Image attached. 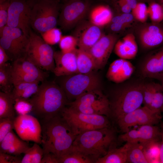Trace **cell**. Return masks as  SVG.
<instances>
[{
    "label": "cell",
    "instance_id": "6da1fadb",
    "mask_svg": "<svg viewBox=\"0 0 163 163\" xmlns=\"http://www.w3.org/2000/svg\"><path fill=\"white\" fill-rule=\"evenodd\" d=\"M41 121L43 154L50 153L58 157L71 147L77 135L60 114Z\"/></svg>",
    "mask_w": 163,
    "mask_h": 163
},
{
    "label": "cell",
    "instance_id": "7a4b0ae2",
    "mask_svg": "<svg viewBox=\"0 0 163 163\" xmlns=\"http://www.w3.org/2000/svg\"><path fill=\"white\" fill-rule=\"evenodd\" d=\"M37 93L28 99L33 106L32 112L41 120L60 114L69 101L64 91L54 82L45 80Z\"/></svg>",
    "mask_w": 163,
    "mask_h": 163
},
{
    "label": "cell",
    "instance_id": "3957f363",
    "mask_svg": "<svg viewBox=\"0 0 163 163\" xmlns=\"http://www.w3.org/2000/svg\"><path fill=\"white\" fill-rule=\"evenodd\" d=\"M115 133L109 127L91 130L77 136L70 147L94 161L107 154L115 140Z\"/></svg>",
    "mask_w": 163,
    "mask_h": 163
},
{
    "label": "cell",
    "instance_id": "277c9868",
    "mask_svg": "<svg viewBox=\"0 0 163 163\" xmlns=\"http://www.w3.org/2000/svg\"><path fill=\"white\" fill-rule=\"evenodd\" d=\"M143 84H134L117 91L109 101L110 116L116 120L141 107L143 101Z\"/></svg>",
    "mask_w": 163,
    "mask_h": 163
},
{
    "label": "cell",
    "instance_id": "5b68a950",
    "mask_svg": "<svg viewBox=\"0 0 163 163\" xmlns=\"http://www.w3.org/2000/svg\"><path fill=\"white\" fill-rule=\"evenodd\" d=\"M58 1L34 0L30 13V26L40 34L56 27L58 22Z\"/></svg>",
    "mask_w": 163,
    "mask_h": 163
},
{
    "label": "cell",
    "instance_id": "8992f818",
    "mask_svg": "<svg viewBox=\"0 0 163 163\" xmlns=\"http://www.w3.org/2000/svg\"><path fill=\"white\" fill-rule=\"evenodd\" d=\"M60 114L77 135L86 131L109 127L107 117L83 113L69 105Z\"/></svg>",
    "mask_w": 163,
    "mask_h": 163
},
{
    "label": "cell",
    "instance_id": "52a82bcc",
    "mask_svg": "<svg viewBox=\"0 0 163 163\" xmlns=\"http://www.w3.org/2000/svg\"><path fill=\"white\" fill-rule=\"evenodd\" d=\"M74 74L59 76L61 78L59 86L64 91L69 101L74 100L90 91L100 89V79L92 72Z\"/></svg>",
    "mask_w": 163,
    "mask_h": 163
},
{
    "label": "cell",
    "instance_id": "ba28073f",
    "mask_svg": "<svg viewBox=\"0 0 163 163\" xmlns=\"http://www.w3.org/2000/svg\"><path fill=\"white\" fill-rule=\"evenodd\" d=\"M29 40L24 57L41 69L53 72L55 65L52 47L31 30Z\"/></svg>",
    "mask_w": 163,
    "mask_h": 163
},
{
    "label": "cell",
    "instance_id": "9c48e42d",
    "mask_svg": "<svg viewBox=\"0 0 163 163\" xmlns=\"http://www.w3.org/2000/svg\"><path fill=\"white\" fill-rule=\"evenodd\" d=\"M75 110L86 114L110 116L109 101L100 89L80 96L67 104Z\"/></svg>",
    "mask_w": 163,
    "mask_h": 163
},
{
    "label": "cell",
    "instance_id": "30bf717a",
    "mask_svg": "<svg viewBox=\"0 0 163 163\" xmlns=\"http://www.w3.org/2000/svg\"><path fill=\"white\" fill-rule=\"evenodd\" d=\"M0 46L12 62L25 56L29 37L19 28L6 26L0 35Z\"/></svg>",
    "mask_w": 163,
    "mask_h": 163
},
{
    "label": "cell",
    "instance_id": "8fae6325",
    "mask_svg": "<svg viewBox=\"0 0 163 163\" xmlns=\"http://www.w3.org/2000/svg\"><path fill=\"white\" fill-rule=\"evenodd\" d=\"M11 64L14 85L20 82H42L48 77L47 73L24 57L18 59Z\"/></svg>",
    "mask_w": 163,
    "mask_h": 163
},
{
    "label": "cell",
    "instance_id": "7c38bea8",
    "mask_svg": "<svg viewBox=\"0 0 163 163\" xmlns=\"http://www.w3.org/2000/svg\"><path fill=\"white\" fill-rule=\"evenodd\" d=\"M88 0H67L63 4L58 23L64 30L71 29L81 21L89 11Z\"/></svg>",
    "mask_w": 163,
    "mask_h": 163
},
{
    "label": "cell",
    "instance_id": "4fadbf2b",
    "mask_svg": "<svg viewBox=\"0 0 163 163\" xmlns=\"http://www.w3.org/2000/svg\"><path fill=\"white\" fill-rule=\"evenodd\" d=\"M34 0H11L7 25L18 28L29 37L31 8Z\"/></svg>",
    "mask_w": 163,
    "mask_h": 163
},
{
    "label": "cell",
    "instance_id": "5bb4252c",
    "mask_svg": "<svg viewBox=\"0 0 163 163\" xmlns=\"http://www.w3.org/2000/svg\"><path fill=\"white\" fill-rule=\"evenodd\" d=\"M160 114L144 106L119 118L116 121L120 130L125 133L131 127L136 125H154L157 124L161 119Z\"/></svg>",
    "mask_w": 163,
    "mask_h": 163
},
{
    "label": "cell",
    "instance_id": "9a60e30c",
    "mask_svg": "<svg viewBox=\"0 0 163 163\" xmlns=\"http://www.w3.org/2000/svg\"><path fill=\"white\" fill-rule=\"evenodd\" d=\"M14 129L21 139L41 144V126L36 118L28 114L19 115L14 118Z\"/></svg>",
    "mask_w": 163,
    "mask_h": 163
},
{
    "label": "cell",
    "instance_id": "2e32d148",
    "mask_svg": "<svg viewBox=\"0 0 163 163\" xmlns=\"http://www.w3.org/2000/svg\"><path fill=\"white\" fill-rule=\"evenodd\" d=\"M115 34H103L88 51L95 62V70L102 69L106 65L117 41Z\"/></svg>",
    "mask_w": 163,
    "mask_h": 163
},
{
    "label": "cell",
    "instance_id": "e0dca14e",
    "mask_svg": "<svg viewBox=\"0 0 163 163\" xmlns=\"http://www.w3.org/2000/svg\"><path fill=\"white\" fill-rule=\"evenodd\" d=\"M101 27L89 21L81 23L77 27L74 35L79 48L88 51L103 35Z\"/></svg>",
    "mask_w": 163,
    "mask_h": 163
},
{
    "label": "cell",
    "instance_id": "ac0fdd59",
    "mask_svg": "<svg viewBox=\"0 0 163 163\" xmlns=\"http://www.w3.org/2000/svg\"><path fill=\"white\" fill-rule=\"evenodd\" d=\"M160 134L161 131L156 126L144 125L120 134L118 139L126 142L147 144L155 141Z\"/></svg>",
    "mask_w": 163,
    "mask_h": 163
},
{
    "label": "cell",
    "instance_id": "d6986e66",
    "mask_svg": "<svg viewBox=\"0 0 163 163\" xmlns=\"http://www.w3.org/2000/svg\"><path fill=\"white\" fill-rule=\"evenodd\" d=\"M143 23L139 26L137 33L142 47L149 49L163 43V28L156 23Z\"/></svg>",
    "mask_w": 163,
    "mask_h": 163
},
{
    "label": "cell",
    "instance_id": "ffe728a7",
    "mask_svg": "<svg viewBox=\"0 0 163 163\" xmlns=\"http://www.w3.org/2000/svg\"><path fill=\"white\" fill-rule=\"evenodd\" d=\"M76 50L68 53L61 51L54 52L55 66L53 72L57 77L78 73Z\"/></svg>",
    "mask_w": 163,
    "mask_h": 163
},
{
    "label": "cell",
    "instance_id": "44dd1931",
    "mask_svg": "<svg viewBox=\"0 0 163 163\" xmlns=\"http://www.w3.org/2000/svg\"><path fill=\"white\" fill-rule=\"evenodd\" d=\"M134 69V67L130 62L120 58L114 61L110 65L106 73V77L110 81L120 83L131 77Z\"/></svg>",
    "mask_w": 163,
    "mask_h": 163
},
{
    "label": "cell",
    "instance_id": "7402d4cb",
    "mask_svg": "<svg viewBox=\"0 0 163 163\" xmlns=\"http://www.w3.org/2000/svg\"><path fill=\"white\" fill-rule=\"evenodd\" d=\"M25 141L18 138L12 130L0 142V152L17 156L24 153L30 148Z\"/></svg>",
    "mask_w": 163,
    "mask_h": 163
},
{
    "label": "cell",
    "instance_id": "603a6c76",
    "mask_svg": "<svg viewBox=\"0 0 163 163\" xmlns=\"http://www.w3.org/2000/svg\"><path fill=\"white\" fill-rule=\"evenodd\" d=\"M114 49L115 53L120 58L126 60L133 59L138 51L134 35L132 33L127 34L117 41Z\"/></svg>",
    "mask_w": 163,
    "mask_h": 163
},
{
    "label": "cell",
    "instance_id": "cb8c5ba5",
    "mask_svg": "<svg viewBox=\"0 0 163 163\" xmlns=\"http://www.w3.org/2000/svg\"><path fill=\"white\" fill-rule=\"evenodd\" d=\"M163 72V48L148 58L143 63L141 72L144 77L152 78Z\"/></svg>",
    "mask_w": 163,
    "mask_h": 163
},
{
    "label": "cell",
    "instance_id": "d4e9b609",
    "mask_svg": "<svg viewBox=\"0 0 163 163\" xmlns=\"http://www.w3.org/2000/svg\"><path fill=\"white\" fill-rule=\"evenodd\" d=\"M89 17V21L91 23L101 27L109 24L113 16L111 9L108 6L99 5L91 9Z\"/></svg>",
    "mask_w": 163,
    "mask_h": 163
},
{
    "label": "cell",
    "instance_id": "484cf974",
    "mask_svg": "<svg viewBox=\"0 0 163 163\" xmlns=\"http://www.w3.org/2000/svg\"><path fill=\"white\" fill-rule=\"evenodd\" d=\"M39 82H20L14 85L11 92L14 100H28L37 91Z\"/></svg>",
    "mask_w": 163,
    "mask_h": 163
},
{
    "label": "cell",
    "instance_id": "4316f807",
    "mask_svg": "<svg viewBox=\"0 0 163 163\" xmlns=\"http://www.w3.org/2000/svg\"><path fill=\"white\" fill-rule=\"evenodd\" d=\"M127 144L118 148L113 147L104 156L99 158L95 163H124L127 162Z\"/></svg>",
    "mask_w": 163,
    "mask_h": 163
},
{
    "label": "cell",
    "instance_id": "83f0119b",
    "mask_svg": "<svg viewBox=\"0 0 163 163\" xmlns=\"http://www.w3.org/2000/svg\"><path fill=\"white\" fill-rule=\"evenodd\" d=\"M76 53L78 73H88L95 70L94 61L88 51L77 49Z\"/></svg>",
    "mask_w": 163,
    "mask_h": 163
},
{
    "label": "cell",
    "instance_id": "f1b7e54d",
    "mask_svg": "<svg viewBox=\"0 0 163 163\" xmlns=\"http://www.w3.org/2000/svg\"><path fill=\"white\" fill-rule=\"evenodd\" d=\"M126 143L127 144V162L149 163L142 144L139 143Z\"/></svg>",
    "mask_w": 163,
    "mask_h": 163
},
{
    "label": "cell",
    "instance_id": "f546056e",
    "mask_svg": "<svg viewBox=\"0 0 163 163\" xmlns=\"http://www.w3.org/2000/svg\"><path fill=\"white\" fill-rule=\"evenodd\" d=\"M15 100L11 93L0 92V118H15Z\"/></svg>",
    "mask_w": 163,
    "mask_h": 163
},
{
    "label": "cell",
    "instance_id": "4dcf8cb0",
    "mask_svg": "<svg viewBox=\"0 0 163 163\" xmlns=\"http://www.w3.org/2000/svg\"><path fill=\"white\" fill-rule=\"evenodd\" d=\"M14 87L11 74V64L7 62L0 67V88L2 92L10 93Z\"/></svg>",
    "mask_w": 163,
    "mask_h": 163
},
{
    "label": "cell",
    "instance_id": "1f68e13d",
    "mask_svg": "<svg viewBox=\"0 0 163 163\" xmlns=\"http://www.w3.org/2000/svg\"><path fill=\"white\" fill-rule=\"evenodd\" d=\"M58 158L59 163H94V161L89 157L71 148Z\"/></svg>",
    "mask_w": 163,
    "mask_h": 163
},
{
    "label": "cell",
    "instance_id": "d6a6232c",
    "mask_svg": "<svg viewBox=\"0 0 163 163\" xmlns=\"http://www.w3.org/2000/svg\"><path fill=\"white\" fill-rule=\"evenodd\" d=\"M163 89L158 84L149 83L143 84V104L149 107L155 93L158 90Z\"/></svg>",
    "mask_w": 163,
    "mask_h": 163
},
{
    "label": "cell",
    "instance_id": "836d02e7",
    "mask_svg": "<svg viewBox=\"0 0 163 163\" xmlns=\"http://www.w3.org/2000/svg\"><path fill=\"white\" fill-rule=\"evenodd\" d=\"M148 16L154 23H158L163 20V8L161 5L155 2H149L148 7Z\"/></svg>",
    "mask_w": 163,
    "mask_h": 163
},
{
    "label": "cell",
    "instance_id": "e575fe53",
    "mask_svg": "<svg viewBox=\"0 0 163 163\" xmlns=\"http://www.w3.org/2000/svg\"><path fill=\"white\" fill-rule=\"evenodd\" d=\"M59 43L61 51L64 53L75 50L78 46L77 40L74 36H62Z\"/></svg>",
    "mask_w": 163,
    "mask_h": 163
},
{
    "label": "cell",
    "instance_id": "d590c367",
    "mask_svg": "<svg viewBox=\"0 0 163 163\" xmlns=\"http://www.w3.org/2000/svg\"><path fill=\"white\" fill-rule=\"evenodd\" d=\"M44 40L50 45H53L59 43L62 36L60 30L53 28L41 34Z\"/></svg>",
    "mask_w": 163,
    "mask_h": 163
},
{
    "label": "cell",
    "instance_id": "8d00e7d4",
    "mask_svg": "<svg viewBox=\"0 0 163 163\" xmlns=\"http://www.w3.org/2000/svg\"><path fill=\"white\" fill-rule=\"evenodd\" d=\"M134 18L142 23L146 21L148 16V7L143 2H139L136 7L132 10Z\"/></svg>",
    "mask_w": 163,
    "mask_h": 163
},
{
    "label": "cell",
    "instance_id": "74e56055",
    "mask_svg": "<svg viewBox=\"0 0 163 163\" xmlns=\"http://www.w3.org/2000/svg\"><path fill=\"white\" fill-rule=\"evenodd\" d=\"M14 106L15 112L18 115L28 114L33 110L32 105L28 100H16Z\"/></svg>",
    "mask_w": 163,
    "mask_h": 163
},
{
    "label": "cell",
    "instance_id": "f35d334b",
    "mask_svg": "<svg viewBox=\"0 0 163 163\" xmlns=\"http://www.w3.org/2000/svg\"><path fill=\"white\" fill-rule=\"evenodd\" d=\"M10 0H0V35L7 25Z\"/></svg>",
    "mask_w": 163,
    "mask_h": 163
},
{
    "label": "cell",
    "instance_id": "ab89813d",
    "mask_svg": "<svg viewBox=\"0 0 163 163\" xmlns=\"http://www.w3.org/2000/svg\"><path fill=\"white\" fill-rule=\"evenodd\" d=\"M14 118H0V142L14 128Z\"/></svg>",
    "mask_w": 163,
    "mask_h": 163
},
{
    "label": "cell",
    "instance_id": "60d3db41",
    "mask_svg": "<svg viewBox=\"0 0 163 163\" xmlns=\"http://www.w3.org/2000/svg\"><path fill=\"white\" fill-rule=\"evenodd\" d=\"M163 89H160L155 93L148 107L152 111L158 113H160L163 111V94L161 92Z\"/></svg>",
    "mask_w": 163,
    "mask_h": 163
},
{
    "label": "cell",
    "instance_id": "b9f144b4",
    "mask_svg": "<svg viewBox=\"0 0 163 163\" xmlns=\"http://www.w3.org/2000/svg\"><path fill=\"white\" fill-rule=\"evenodd\" d=\"M109 24L110 30L115 32H120L127 27L121 19L120 14L113 17Z\"/></svg>",
    "mask_w": 163,
    "mask_h": 163
},
{
    "label": "cell",
    "instance_id": "7bdbcfd3",
    "mask_svg": "<svg viewBox=\"0 0 163 163\" xmlns=\"http://www.w3.org/2000/svg\"><path fill=\"white\" fill-rule=\"evenodd\" d=\"M38 144L34 142L32 149L31 163H41L43 155V151Z\"/></svg>",
    "mask_w": 163,
    "mask_h": 163
},
{
    "label": "cell",
    "instance_id": "ee69618b",
    "mask_svg": "<svg viewBox=\"0 0 163 163\" xmlns=\"http://www.w3.org/2000/svg\"><path fill=\"white\" fill-rule=\"evenodd\" d=\"M18 156L0 152V163H21Z\"/></svg>",
    "mask_w": 163,
    "mask_h": 163
},
{
    "label": "cell",
    "instance_id": "f6af8a7d",
    "mask_svg": "<svg viewBox=\"0 0 163 163\" xmlns=\"http://www.w3.org/2000/svg\"><path fill=\"white\" fill-rule=\"evenodd\" d=\"M41 163H59L58 157L54 154L49 153L43 154Z\"/></svg>",
    "mask_w": 163,
    "mask_h": 163
},
{
    "label": "cell",
    "instance_id": "bcb514c9",
    "mask_svg": "<svg viewBox=\"0 0 163 163\" xmlns=\"http://www.w3.org/2000/svg\"><path fill=\"white\" fill-rule=\"evenodd\" d=\"M120 15L122 20L127 27L133 22L134 18L130 13H123Z\"/></svg>",
    "mask_w": 163,
    "mask_h": 163
},
{
    "label": "cell",
    "instance_id": "7dc6e473",
    "mask_svg": "<svg viewBox=\"0 0 163 163\" xmlns=\"http://www.w3.org/2000/svg\"><path fill=\"white\" fill-rule=\"evenodd\" d=\"M118 4L123 13H130L132 9L125 0H118Z\"/></svg>",
    "mask_w": 163,
    "mask_h": 163
},
{
    "label": "cell",
    "instance_id": "c3c4849f",
    "mask_svg": "<svg viewBox=\"0 0 163 163\" xmlns=\"http://www.w3.org/2000/svg\"><path fill=\"white\" fill-rule=\"evenodd\" d=\"M9 60V58L5 50L0 46V67L3 66Z\"/></svg>",
    "mask_w": 163,
    "mask_h": 163
},
{
    "label": "cell",
    "instance_id": "681fc988",
    "mask_svg": "<svg viewBox=\"0 0 163 163\" xmlns=\"http://www.w3.org/2000/svg\"><path fill=\"white\" fill-rule=\"evenodd\" d=\"M24 155L21 159V163H31L32 149L30 147L24 153Z\"/></svg>",
    "mask_w": 163,
    "mask_h": 163
},
{
    "label": "cell",
    "instance_id": "f907efd6",
    "mask_svg": "<svg viewBox=\"0 0 163 163\" xmlns=\"http://www.w3.org/2000/svg\"><path fill=\"white\" fill-rule=\"evenodd\" d=\"M160 136L161 140L159 147L158 158L159 162L163 163V129L161 131Z\"/></svg>",
    "mask_w": 163,
    "mask_h": 163
},
{
    "label": "cell",
    "instance_id": "816d5d0a",
    "mask_svg": "<svg viewBox=\"0 0 163 163\" xmlns=\"http://www.w3.org/2000/svg\"><path fill=\"white\" fill-rule=\"evenodd\" d=\"M127 2L132 10L136 7L138 3L137 0H130Z\"/></svg>",
    "mask_w": 163,
    "mask_h": 163
},
{
    "label": "cell",
    "instance_id": "f5cc1de1",
    "mask_svg": "<svg viewBox=\"0 0 163 163\" xmlns=\"http://www.w3.org/2000/svg\"><path fill=\"white\" fill-rule=\"evenodd\" d=\"M137 0L140 1V2H150L152 1V0Z\"/></svg>",
    "mask_w": 163,
    "mask_h": 163
},
{
    "label": "cell",
    "instance_id": "db71d44e",
    "mask_svg": "<svg viewBox=\"0 0 163 163\" xmlns=\"http://www.w3.org/2000/svg\"><path fill=\"white\" fill-rule=\"evenodd\" d=\"M160 0V4L161 5V6H162L163 8V0Z\"/></svg>",
    "mask_w": 163,
    "mask_h": 163
},
{
    "label": "cell",
    "instance_id": "11a10c76",
    "mask_svg": "<svg viewBox=\"0 0 163 163\" xmlns=\"http://www.w3.org/2000/svg\"><path fill=\"white\" fill-rule=\"evenodd\" d=\"M127 2L129 1L130 0H125Z\"/></svg>",
    "mask_w": 163,
    "mask_h": 163
},
{
    "label": "cell",
    "instance_id": "9f6ffc18",
    "mask_svg": "<svg viewBox=\"0 0 163 163\" xmlns=\"http://www.w3.org/2000/svg\"><path fill=\"white\" fill-rule=\"evenodd\" d=\"M58 0L59 1V0ZM64 0L65 1H66L67 0Z\"/></svg>",
    "mask_w": 163,
    "mask_h": 163
},
{
    "label": "cell",
    "instance_id": "6f0895ef",
    "mask_svg": "<svg viewBox=\"0 0 163 163\" xmlns=\"http://www.w3.org/2000/svg\"></svg>",
    "mask_w": 163,
    "mask_h": 163
},
{
    "label": "cell",
    "instance_id": "680465c9",
    "mask_svg": "<svg viewBox=\"0 0 163 163\" xmlns=\"http://www.w3.org/2000/svg\"></svg>",
    "mask_w": 163,
    "mask_h": 163
}]
</instances>
